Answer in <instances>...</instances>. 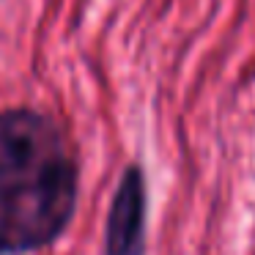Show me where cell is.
Returning a JSON list of instances; mask_svg holds the SVG:
<instances>
[{"instance_id": "obj_1", "label": "cell", "mask_w": 255, "mask_h": 255, "mask_svg": "<svg viewBox=\"0 0 255 255\" xmlns=\"http://www.w3.org/2000/svg\"><path fill=\"white\" fill-rule=\"evenodd\" d=\"M77 209V159L55 121L0 110V255L55 242Z\"/></svg>"}, {"instance_id": "obj_2", "label": "cell", "mask_w": 255, "mask_h": 255, "mask_svg": "<svg viewBox=\"0 0 255 255\" xmlns=\"http://www.w3.org/2000/svg\"><path fill=\"white\" fill-rule=\"evenodd\" d=\"M145 228V184L137 167H129L118 184L110 217H107V255H143Z\"/></svg>"}]
</instances>
